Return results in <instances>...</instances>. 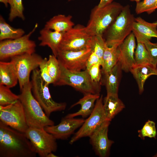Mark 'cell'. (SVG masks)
<instances>
[{"label":"cell","instance_id":"cell-1","mask_svg":"<svg viewBox=\"0 0 157 157\" xmlns=\"http://www.w3.org/2000/svg\"><path fill=\"white\" fill-rule=\"evenodd\" d=\"M37 154L25 133L0 121V157H35Z\"/></svg>","mask_w":157,"mask_h":157},{"label":"cell","instance_id":"cell-2","mask_svg":"<svg viewBox=\"0 0 157 157\" xmlns=\"http://www.w3.org/2000/svg\"><path fill=\"white\" fill-rule=\"evenodd\" d=\"M32 88L30 81L23 86L19 95L28 127L44 129L46 126L54 125L53 121L46 115L32 94Z\"/></svg>","mask_w":157,"mask_h":157},{"label":"cell","instance_id":"cell-3","mask_svg":"<svg viewBox=\"0 0 157 157\" xmlns=\"http://www.w3.org/2000/svg\"><path fill=\"white\" fill-rule=\"evenodd\" d=\"M124 6L113 2L102 7L96 6L92 10L85 29L90 36L103 35L115 20Z\"/></svg>","mask_w":157,"mask_h":157},{"label":"cell","instance_id":"cell-4","mask_svg":"<svg viewBox=\"0 0 157 157\" xmlns=\"http://www.w3.org/2000/svg\"><path fill=\"white\" fill-rule=\"evenodd\" d=\"M59 63L60 74L57 80L53 83L54 85L70 86L84 94H99L101 88L99 83L94 82L91 79L87 69L80 71H72Z\"/></svg>","mask_w":157,"mask_h":157},{"label":"cell","instance_id":"cell-5","mask_svg":"<svg viewBox=\"0 0 157 157\" xmlns=\"http://www.w3.org/2000/svg\"><path fill=\"white\" fill-rule=\"evenodd\" d=\"M135 20L130 6H124L115 20L104 34L107 46H118L121 44L132 31Z\"/></svg>","mask_w":157,"mask_h":157},{"label":"cell","instance_id":"cell-6","mask_svg":"<svg viewBox=\"0 0 157 157\" xmlns=\"http://www.w3.org/2000/svg\"><path fill=\"white\" fill-rule=\"evenodd\" d=\"M32 71L31 82L33 95L46 115L49 117L53 112L65 110L66 103L57 102L53 99L49 91V84L42 77L40 69L36 68Z\"/></svg>","mask_w":157,"mask_h":157},{"label":"cell","instance_id":"cell-7","mask_svg":"<svg viewBox=\"0 0 157 157\" xmlns=\"http://www.w3.org/2000/svg\"><path fill=\"white\" fill-rule=\"evenodd\" d=\"M36 24L33 28L27 34L17 39L0 41V60L1 61L24 53H35L36 45L30 38L38 26Z\"/></svg>","mask_w":157,"mask_h":157},{"label":"cell","instance_id":"cell-8","mask_svg":"<svg viewBox=\"0 0 157 157\" xmlns=\"http://www.w3.org/2000/svg\"><path fill=\"white\" fill-rule=\"evenodd\" d=\"M25 133L40 156L47 157L57 150V139L44 129L29 127Z\"/></svg>","mask_w":157,"mask_h":157},{"label":"cell","instance_id":"cell-9","mask_svg":"<svg viewBox=\"0 0 157 157\" xmlns=\"http://www.w3.org/2000/svg\"><path fill=\"white\" fill-rule=\"evenodd\" d=\"M107 119L103 108V95L96 101L94 109L69 141L72 144L83 138L89 137Z\"/></svg>","mask_w":157,"mask_h":157},{"label":"cell","instance_id":"cell-10","mask_svg":"<svg viewBox=\"0 0 157 157\" xmlns=\"http://www.w3.org/2000/svg\"><path fill=\"white\" fill-rule=\"evenodd\" d=\"M0 120L7 125L23 133L29 127L19 100L8 105L0 106Z\"/></svg>","mask_w":157,"mask_h":157},{"label":"cell","instance_id":"cell-11","mask_svg":"<svg viewBox=\"0 0 157 157\" xmlns=\"http://www.w3.org/2000/svg\"><path fill=\"white\" fill-rule=\"evenodd\" d=\"M91 36L86 32L85 27L78 24L65 33L60 50L77 51L90 48Z\"/></svg>","mask_w":157,"mask_h":157},{"label":"cell","instance_id":"cell-12","mask_svg":"<svg viewBox=\"0 0 157 157\" xmlns=\"http://www.w3.org/2000/svg\"><path fill=\"white\" fill-rule=\"evenodd\" d=\"M42 59L41 56L35 53H24L11 58L17 71L20 90L25 84L30 82L31 72L39 67Z\"/></svg>","mask_w":157,"mask_h":157},{"label":"cell","instance_id":"cell-13","mask_svg":"<svg viewBox=\"0 0 157 157\" xmlns=\"http://www.w3.org/2000/svg\"><path fill=\"white\" fill-rule=\"evenodd\" d=\"M92 52L90 48L77 51L60 50L56 57L59 62L68 69L80 71L86 69L87 61Z\"/></svg>","mask_w":157,"mask_h":157},{"label":"cell","instance_id":"cell-14","mask_svg":"<svg viewBox=\"0 0 157 157\" xmlns=\"http://www.w3.org/2000/svg\"><path fill=\"white\" fill-rule=\"evenodd\" d=\"M110 121L106 120L89 137L90 142L96 154L100 157L109 156L114 142L108 139V132Z\"/></svg>","mask_w":157,"mask_h":157},{"label":"cell","instance_id":"cell-15","mask_svg":"<svg viewBox=\"0 0 157 157\" xmlns=\"http://www.w3.org/2000/svg\"><path fill=\"white\" fill-rule=\"evenodd\" d=\"M136 38L132 32L117 47L118 61L125 72H130L135 66L134 53Z\"/></svg>","mask_w":157,"mask_h":157},{"label":"cell","instance_id":"cell-16","mask_svg":"<svg viewBox=\"0 0 157 157\" xmlns=\"http://www.w3.org/2000/svg\"><path fill=\"white\" fill-rule=\"evenodd\" d=\"M85 119L83 118H67L65 117L58 125L45 126L44 129L52 135L56 139H67L75 131L83 125Z\"/></svg>","mask_w":157,"mask_h":157},{"label":"cell","instance_id":"cell-17","mask_svg":"<svg viewBox=\"0 0 157 157\" xmlns=\"http://www.w3.org/2000/svg\"><path fill=\"white\" fill-rule=\"evenodd\" d=\"M157 22L149 23L139 17L135 18L132 32L137 42L147 39L150 40L152 37L157 38Z\"/></svg>","mask_w":157,"mask_h":157},{"label":"cell","instance_id":"cell-18","mask_svg":"<svg viewBox=\"0 0 157 157\" xmlns=\"http://www.w3.org/2000/svg\"><path fill=\"white\" fill-rule=\"evenodd\" d=\"M65 33L59 32L44 27L40 32L38 40L40 46H47L51 49L53 54L56 57Z\"/></svg>","mask_w":157,"mask_h":157},{"label":"cell","instance_id":"cell-19","mask_svg":"<svg viewBox=\"0 0 157 157\" xmlns=\"http://www.w3.org/2000/svg\"><path fill=\"white\" fill-rule=\"evenodd\" d=\"M100 97V94H85L83 97L70 107L71 108L77 105H80L81 108L77 112L69 114L65 117L67 118H74L77 116H81L83 118L89 117L94 109L95 102Z\"/></svg>","mask_w":157,"mask_h":157},{"label":"cell","instance_id":"cell-20","mask_svg":"<svg viewBox=\"0 0 157 157\" xmlns=\"http://www.w3.org/2000/svg\"><path fill=\"white\" fill-rule=\"evenodd\" d=\"M18 81L17 71L14 63L0 62V85H5L10 88L15 86Z\"/></svg>","mask_w":157,"mask_h":157},{"label":"cell","instance_id":"cell-21","mask_svg":"<svg viewBox=\"0 0 157 157\" xmlns=\"http://www.w3.org/2000/svg\"><path fill=\"white\" fill-rule=\"evenodd\" d=\"M138 87L139 93L144 90V85L146 80L152 75L157 76V67L151 63L134 66L131 69Z\"/></svg>","mask_w":157,"mask_h":157},{"label":"cell","instance_id":"cell-22","mask_svg":"<svg viewBox=\"0 0 157 157\" xmlns=\"http://www.w3.org/2000/svg\"><path fill=\"white\" fill-rule=\"evenodd\" d=\"M125 107L118 94H107L104 100L103 108L107 120L111 121Z\"/></svg>","mask_w":157,"mask_h":157},{"label":"cell","instance_id":"cell-23","mask_svg":"<svg viewBox=\"0 0 157 157\" xmlns=\"http://www.w3.org/2000/svg\"><path fill=\"white\" fill-rule=\"evenodd\" d=\"M70 15L59 14L55 15L47 22L44 28L59 32L65 33L73 27L74 24Z\"/></svg>","mask_w":157,"mask_h":157},{"label":"cell","instance_id":"cell-24","mask_svg":"<svg viewBox=\"0 0 157 157\" xmlns=\"http://www.w3.org/2000/svg\"><path fill=\"white\" fill-rule=\"evenodd\" d=\"M122 70L118 61L110 71L104 74L107 94H118Z\"/></svg>","mask_w":157,"mask_h":157},{"label":"cell","instance_id":"cell-25","mask_svg":"<svg viewBox=\"0 0 157 157\" xmlns=\"http://www.w3.org/2000/svg\"><path fill=\"white\" fill-rule=\"evenodd\" d=\"M24 31L21 28H16L7 23L3 17L0 16V40L14 39L24 35Z\"/></svg>","mask_w":157,"mask_h":157},{"label":"cell","instance_id":"cell-26","mask_svg":"<svg viewBox=\"0 0 157 157\" xmlns=\"http://www.w3.org/2000/svg\"><path fill=\"white\" fill-rule=\"evenodd\" d=\"M106 46L103 56L102 70L104 73L110 71L118 61L117 47Z\"/></svg>","mask_w":157,"mask_h":157},{"label":"cell","instance_id":"cell-27","mask_svg":"<svg viewBox=\"0 0 157 157\" xmlns=\"http://www.w3.org/2000/svg\"><path fill=\"white\" fill-rule=\"evenodd\" d=\"M137 42L134 53L135 66L151 63L150 57L144 44L141 42Z\"/></svg>","mask_w":157,"mask_h":157},{"label":"cell","instance_id":"cell-28","mask_svg":"<svg viewBox=\"0 0 157 157\" xmlns=\"http://www.w3.org/2000/svg\"><path fill=\"white\" fill-rule=\"evenodd\" d=\"M106 46L103 36L97 35L91 36L90 48L92 51L102 61L103 55Z\"/></svg>","mask_w":157,"mask_h":157},{"label":"cell","instance_id":"cell-29","mask_svg":"<svg viewBox=\"0 0 157 157\" xmlns=\"http://www.w3.org/2000/svg\"><path fill=\"white\" fill-rule=\"evenodd\" d=\"M8 3L10 6L9 20L12 22L17 17L24 20L25 17L23 14L24 8L22 0H9Z\"/></svg>","mask_w":157,"mask_h":157},{"label":"cell","instance_id":"cell-30","mask_svg":"<svg viewBox=\"0 0 157 157\" xmlns=\"http://www.w3.org/2000/svg\"><path fill=\"white\" fill-rule=\"evenodd\" d=\"M10 88L5 85H0V106L8 105L19 100V95L13 93Z\"/></svg>","mask_w":157,"mask_h":157},{"label":"cell","instance_id":"cell-31","mask_svg":"<svg viewBox=\"0 0 157 157\" xmlns=\"http://www.w3.org/2000/svg\"><path fill=\"white\" fill-rule=\"evenodd\" d=\"M47 67L49 74L54 83L59 77L60 69L59 62L57 58L53 54L49 56Z\"/></svg>","mask_w":157,"mask_h":157},{"label":"cell","instance_id":"cell-32","mask_svg":"<svg viewBox=\"0 0 157 157\" xmlns=\"http://www.w3.org/2000/svg\"><path fill=\"white\" fill-rule=\"evenodd\" d=\"M157 9V0H142L136 2L135 12L139 14L143 12L150 14Z\"/></svg>","mask_w":157,"mask_h":157},{"label":"cell","instance_id":"cell-33","mask_svg":"<svg viewBox=\"0 0 157 157\" xmlns=\"http://www.w3.org/2000/svg\"><path fill=\"white\" fill-rule=\"evenodd\" d=\"M138 136L142 140H144L145 137L156 138L157 132L155 123L153 121L148 120L142 128L138 130Z\"/></svg>","mask_w":157,"mask_h":157},{"label":"cell","instance_id":"cell-34","mask_svg":"<svg viewBox=\"0 0 157 157\" xmlns=\"http://www.w3.org/2000/svg\"><path fill=\"white\" fill-rule=\"evenodd\" d=\"M143 43L149 53L151 60V63L156 67L157 65V42H151L150 40L144 39L140 42Z\"/></svg>","mask_w":157,"mask_h":157},{"label":"cell","instance_id":"cell-35","mask_svg":"<svg viewBox=\"0 0 157 157\" xmlns=\"http://www.w3.org/2000/svg\"><path fill=\"white\" fill-rule=\"evenodd\" d=\"M48 59L45 58H43L40 64L39 67L40 75L43 79L48 84L54 83V81L50 76L47 69Z\"/></svg>","mask_w":157,"mask_h":157},{"label":"cell","instance_id":"cell-36","mask_svg":"<svg viewBox=\"0 0 157 157\" xmlns=\"http://www.w3.org/2000/svg\"><path fill=\"white\" fill-rule=\"evenodd\" d=\"M100 66L99 64L94 65L87 70L91 79L94 82L98 83H99L101 77Z\"/></svg>","mask_w":157,"mask_h":157},{"label":"cell","instance_id":"cell-37","mask_svg":"<svg viewBox=\"0 0 157 157\" xmlns=\"http://www.w3.org/2000/svg\"><path fill=\"white\" fill-rule=\"evenodd\" d=\"M99 64L103 65V61L94 53H92L88 58L86 62V69H88L92 65Z\"/></svg>","mask_w":157,"mask_h":157},{"label":"cell","instance_id":"cell-38","mask_svg":"<svg viewBox=\"0 0 157 157\" xmlns=\"http://www.w3.org/2000/svg\"><path fill=\"white\" fill-rule=\"evenodd\" d=\"M113 0H100L97 5L99 7H102L108 5L112 3Z\"/></svg>","mask_w":157,"mask_h":157},{"label":"cell","instance_id":"cell-39","mask_svg":"<svg viewBox=\"0 0 157 157\" xmlns=\"http://www.w3.org/2000/svg\"><path fill=\"white\" fill-rule=\"evenodd\" d=\"M8 1L9 0H0V2L3 3L6 7H7L8 6Z\"/></svg>","mask_w":157,"mask_h":157},{"label":"cell","instance_id":"cell-40","mask_svg":"<svg viewBox=\"0 0 157 157\" xmlns=\"http://www.w3.org/2000/svg\"><path fill=\"white\" fill-rule=\"evenodd\" d=\"M58 157L57 156L53 153V152H51L49 153L47 155V157Z\"/></svg>","mask_w":157,"mask_h":157},{"label":"cell","instance_id":"cell-41","mask_svg":"<svg viewBox=\"0 0 157 157\" xmlns=\"http://www.w3.org/2000/svg\"><path fill=\"white\" fill-rule=\"evenodd\" d=\"M131 1H135L136 2V3L138 2L139 1H140L141 0H130Z\"/></svg>","mask_w":157,"mask_h":157},{"label":"cell","instance_id":"cell-42","mask_svg":"<svg viewBox=\"0 0 157 157\" xmlns=\"http://www.w3.org/2000/svg\"><path fill=\"white\" fill-rule=\"evenodd\" d=\"M154 157H157V153H156L154 156Z\"/></svg>","mask_w":157,"mask_h":157},{"label":"cell","instance_id":"cell-43","mask_svg":"<svg viewBox=\"0 0 157 157\" xmlns=\"http://www.w3.org/2000/svg\"><path fill=\"white\" fill-rule=\"evenodd\" d=\"M71 0H68V1H71Z\"/></svg>","mask_w":157,"mask_h":157}]
</instances>
